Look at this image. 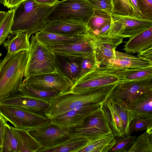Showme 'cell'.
<instances>
[{
    "label": "cell",
    "mask_w": 152,
    "mask_h": 152,
    "mask_svg": "<svg viewBox=\"0 0 152 152\" xmlns=\"http://www.w3.org/2000/svg\"><path fill=\"white\" fill-rule=\"evenodd\" d=\"M26 0H5L4 6L9 9L15 8Z\"/></svg>",
    "instance_id": "60d3db41"
},
{
    "label": "cell",
    "mask_w": 152,
    "mask_h": 152,
    "mask_svg": "<svg viewBox=\"0 0 152 152\" xmlns=\"http://www.w3.org/2000/svg\"><path fill=\"white\" fill-rule=\"evenodd\" d=\"M116 84L109 85L80 94L68 91L59 94L49 102L45 115L50 120L71 110L96 109L107 99Z\"/></svg>",
    "instance_id": "6da1fadb"
},
{
    "label": "cell",
    "mask_w": 152,
    "mask_h": 152,
    "mask_svg": "<svg viewBox=\"0 0 152 152\" xmlns=\"http://www.w3.org/2000/svg\"><path fill=\"white\" fill-rule=\"evenodd\" d=\"M115 137V143L109 152H128L136 137L131 135Z\"/></svg>",
    "instance_id": "e575fe53"
},
{
    "label": "cell",
    "mask_w": 152,
    "mask_h": 152,
    "mask_svg": "<svg viewBox=\"0 0 152 152\" xmlns=\"http://www.w3.org/2000/svg\"><path fill=\"white\" fill-rule=\"evenodd\" d=\"M68 130L50 120L43 125L27 131L42 146V148H47L58 145L71 138Z\"/></svg>",
    "instance_id": "7c38bea8"
},
{
    "label": "cell",
    "mask_w": 152,
    "mask_h": 152,
    "mask_svg": "<svg viewBox=\"0 0 152 152\" xmlns=\"http://www.w3.org/2000/svg\"><path fill=\"white\" fill-rule=\"evenodd\" d=\"M87 23L75 19H57L47 20L42 31L67 35L79 36L88 33Z\"/></svg>",
    "instance_id": "9a60e30c"
},
{
    "label": "cell",
    "mask_w": 152,
    "mask_h": 152,
    "mask_svg": "<svg viewBox=\"0 0 152 152\" xmlns=\"http://www.w3.org/2000/svg\"><path fill=\"white\" fill-rule=\"evenodd\" d=\"M31 36L25 31L12 32L3 44L7 53L12 54L21 51L29 52L30 47L29 38Z\"/></svg>",
    "instance_id": "7402d4cb"
},
{
    "label": "cell",
    "mask_w": 152,
    "mask_h": 152,
    "mask_svg": "<svg viewBox=\"0 0 152 152\" xmlns=\"http://www.w3.org/2000/svg\"><path fill=\"white\" fill-rule=\"evenodd\" d=\"M124 81L120 69L107 68L101 66L79 77L68 91L74 94H80Z\"/></svg>",
    "instance_id": "5b68a950"
},
{
    "label": "cell",
    "mask_w": 152,
    "mask_h": 152,
    "mask_svg": "<svg viewBox=\"0 0 152 152\" xmlns=\"http://www.w3.org/2000/svg\"><path fill=\"white\" fill-rule=\"evenodd\" d=\"M94 10H104L111 13L113 6L111 0H87Z\"/></svg>",
    "instance_id": "f35d334b"
},
{
    "label": "cell",
    "mask_w": 152,
    "mask_h": 152,
    "mask_svg": "<svg viewBox=\"0 0 152 152\" xmlns=\"http://www.w3.org/2000/svg\"><path fill=\"white\" fill-rule=\"evenodd\" d=\"M23 82L39 90L62 94L69 91L73 83L62 72L25 77Z\"/></svg>",
    "instance_id": "8fae6325"
},
{
    "label": "cell",
    "mask_w": 152,
    "mask_h": 152,
    "mask_svg": "<svg viewBox=\"0 0 152 152\" xmlns=\"http://www.w3.org/2000/svg\"><path fill=\"white\" fill-rule=\"evenodd\" d=\"M15 8H11L6 12L4 18L0 24V45L3 44L12 32Z\"/></svg>",
    "instance_id": "d6a6232c"
},
{
    "label": "cell",
    "mask_w": 152,
    "mask_h": 152,
    "mask_svg": "<svg viewBox=\"0 0 152 152\" xmlns=\"http://www.w3.org/2000/svg\"><path fill=\"white\" fill-rule=\"evenodd\" d=\"M141 12L140 17L152 20V0H136Z\"/></svg>",
    "instance_id": "74e56055"
},
{
    "label": "cell",
    "mask_w": 152,
    "mask_h": 152,
    "mask_svg": "<svg viewBox=\"0 0 152 152\" xmlns=\"http://www.w3.org/2000/svg\"><path fill=\"white\" fill-rule=\"evenodd\" d=\"M6 12L0 10V24L5 16Z\"/></svg>",
    "instance_id": "f6af8a7d"
},
{
    "label": "cell",
    "mask_w": 152,
    "mask_h": 152,
    "mask_svg": "<svg viewBox=\"0 0 152 152\" xmlns=\"http://www.w3.org/2000/svg\"><path fill=\"white\" fill-rule=\"evenodd\" d=\"M0 114L15 128L29 130L48 122L45 115L16 107L0 104Z\"/></svg>",
    "instance_id": "9c48e42d"
},
{
    "label": "cell",
    "mask_w": 152,
    "mask_h": 152,
    "mask_svg": "<svg viewBox=\"0 0 152 152\" xmlns=\"http://www.w3.org/2000/svg\"><path fill=\"white\" fill-rule=\"evenodd\" d=\"M137 53V56L150 60L152 61V48L145 50Z\"/></svg>",
    "instance_id": "b9f144b4"
},
{
    "label": "cell",
    "mask_w": 152,
    "mask_h": 152,
    "mask_svg": "<svg viewBox=\"0 0 152 152\" xmlns=\"http://www.w3.org/2000/svg\"><path fill=\"white\" fill-rule=\"evenodd\" d=\"M5 0H0V4H2L3 5L4 4Z\"/></svg>",
    "instance_id": "bcb514c9"
},
{
    "label": "cell",
    "mask_w": 152,
    "mask_h": 152,
    "mask_svg": "<svg viewBox=\"0 0 152 152\" xmlns=\"http://www.w3.org/2000/svg\"><path fill=\"white\" fill-rule=\"evenodd\" d=\"M112 13L122 15L135 16L134 9L130 0H111Z\"/></svg>",
    "instance_id": "836d02e7"
},
{
    "label": "cell",
    "mask_w": 152,
    "mask_h": 152,
    "mask_svg": "<svg viewBox=\"0 0 152 152\" xmlns=\"http://www.w3.org/2000/svg\"><path fill=\"white\" fill-rule=\"evenodd\" d=\"M123 50L128 53H138L152 48V26L130 38Z\"/></svg>",
    "instance_id": "44dd1931"
},
{
    "label": "cell",
    "mask_w": 152,
    "mask_h": 152,
    "mask_svg": "<svg viewBox=\"0 0 152 152\" xmlns=\"http://www.w3.org/2000/svg\"><path fill=\"white\" fill-rule=\"evenodd\" d=\"M24 77L62 72L57 63L56 55L51 48L32 34Z\"/></svg>",
    "instance_id": "277c9868"
},
{
    "label": "cell",
    "mask_w": 152,
    "mask_h": 152,
    "mask_svg": "<svg viewBox=\"0 0 152 152\" xmlns=\"http://www.w3.org/2000/svg\"><path fill=\"white\" fill-rule=\"evenodd\" d=\"M22 91L31 97L49 102L59 94L54 91H43L34 88L23 82Z\"/></svg>",
    "instance_id": "f546056e"
},
{
    "label": "cell",
    "mask_w": 152,
    "mask_h": 152,
    "mask_svg": "<svg viewBox=\"0 0 152 152\" xmlns=\"http://www.w3.org/2000/svg\"><path fill=\"white\" fill-rule=\"evenodd\" d=\"M10 127L18 141L19 152H37L42 148L27 130Z\"/></svg>",
    "instance_id": "cb8c5ba5"
},
{
    "label": "cell",
    "mask_w": 152,
    "mask_h": 152,
    "mask_svg": "<svg viewBox=\"0 0 152 152\" xmlns=\"http://www.w3.org/2000/svg\"><path fill=\"white\" fill-rule=\"evenodd\" d=\"M1 152H19L18 141L10 126L7 123L5 127Z\"/></svg>",
    "instance_id": "4dcf8cb0"
},
{
    "label": "cell",
    "mask_w": 152,
    "mask_h": 152,
    "mask_svg": "<svg viewBox=\"0 0 152 152\" xmlns=\"http://www.w3.org/2000/svg\"><path fill=\"white\" fill-rule=\"evenodd\" d=\"M1 56V52H0V57Z\"/></svg>",
    "instance_id": "c3c4849f"
},
{
    "label": "cell",
    "mask_w": 152,
    "mask_h": 152,
    "mask_svg": "<svg viewBox=\"0 0 152 152\" xmlns=\"http://www.w3.org/2000/svg\"><path fill=\"white\" fill-rule=\"evenodd\" d=\"M122 73L124 81L140 80L152 77V66L136 69H122Z\"/></svg>",
    "instance_id": "1f68e13d"
},
{
    "label": "cell",
    "mask_w": 152,
    "mask_h": 152,
    "mask_svg": "<svg viewBox=\"0 0 152 152\" xmlns=\"http://www.w3.org/2000/svg\"><path fill=\"white\" fill-rule=\"evenodd\" d=\"M103 66L107 68L136 69L152 66V61L137 56L115 50L113 57Z\"/></svg>",
    "instance_id": "e0dca14e"
},
{
    "label": "cell",
    "mask_w": 152,
    "mask_h": 152,
    "mask_svg": "<svg viewBox=\"0 0 152 152\" xmlns=\"http://www.w3.org/2000/svg\"><path fill=\"white\" fill-rule=\"evenodd\" d=\"M29 52L7 53L0 62V101L22 91Z\"/></svg>",
    "instance_id": "7a4b0ae2"
},
{
    "label": "cell",
    "mask_w": 152,
    "mask_h": 152,
    "mask_svg": "<svg viewBox=\"0 0 152 152\" xmlns=\"http://www.w3.org/2000/svg\"><path fill=\"white\" fill-rule=\"evenodd\" d=\"M94 38L88 33L77 41L50 47L56 55L69 58H81L93 54Z\"/></svg>",
    "instance_id": "5bb4252c"
},
{
    "label": "cell",
    "mask_w": 152,
    "mask_h": 152,
    "mask_svg": "<svg viewBox=\"0 0 152 152\" xmlns=\"http://www.w3.org/2000/svg\"><path fill=\"white\" fill-rule=\"evenodd\" d=\"M111 22V13L104 10H94L93 14L87 23L89 29L88 33L91 35H93Z\"/></svg>",
    "instance_id": "4316f807"
},
{
    "label": "cell",
    "mask_w": 152,
    "mask_h": 152,
    "mask_svg": "<svg viewBox=\"0 0 152 152\" xmlns=\"http://www.w3.org/2000/svg\"><path fill=\"white\" fill-rule=\"evenodd\" d=\"M7 121L0 114V147L2 150L5 124Z\"/></svg>",
    "instance_id": "ab89813d"
},
{
    "label": "cell",
    "mask_w": 152,
    "mask_h": 152,
    "mask_svg": "<svg viewBox=\"0 0 152 152\" xmlns=\"http://www.w3.org/2000/svg\"><path fill=\"white\" fill-rule=\"evenodd\" d=\"M151 91H152V77L124 81L116 85L107 99H119L127 104L138 96Z\"/></svg>",
    "instance_id": "4fadbf2b"
},
{
    "label": "cell",
    "mask_w": 152,
    "mask_h": 152,
    "mask_svg": "<svg viewBox=\"0 0 152 152\" xmlns=\"http://www.w3.org/2000/svg\"><path fill=\"white\" fill-rule=\"evenodd\" d=\"M54 6L26 0L15 8L12 32L25 31L31 36L41 31Z\"/></svg>",
    "instance_id": "3957f363"
},
{
    "label": "cell",
    "mask_w": 152,
    "mask_h": 152,
    "mask_svg": "<svg viewBox=\"0 0 152 152\" xmlns=\"http://www.w3.org/2000/svg\"><path fill=\"white\" fill-rule=\"evenodd\" d=\"M115 143V137L111 134L90 142L78 152H109Z\"/></svg>",
    "instance_id": "83f0119b"
},
{
    "label": "cell",
    "mask_w": 152,
    "mask_h": 152,
    "mask_svg": "<svg viewBox=\"0 0 152 152\" xmlns=\"http://www.w3.org/2000/svg\"><path fill=\"white\" fill-rule=\"evenodd\" d=\"M127 106L132 120L136 118H152V91L131 100Z\"/></svg>",
    "instance_id": "d6986e66"
},
{
    "label": "cell",
    "mask_w": 152,
    "mask_h": 152,
    "mask_svg": "<svg viewBox=\"0 0 152 152\" xmlns=\"http://www.w3.org/2000/svg\"><path fill=\"white\" fill-rule=\"evenodd\" d=\"M90 142L81 137H71L69 139L53 147L41 148L37 152H78Z\"/></svg>",
    "instance_id": "484cf974"
},
{
    "label": "cell",
    "mask_w": 152,
    "mask_h": 152,
    "mask_svg": "<svg viewBox=\"0 0 152 152\" xmlns=\"http://www.w3.org/2000/svg\"><path fill=\"white\" fill-rule=\"evenodd\" d=\"M128 152H152V134L145 132L136 137Z\"/></svg>",
    "instance_id": "f1b7e54d"
},
{
    "label": "cell",
    "mask_w": 152,
    "mask_h": 152,
    "mask_svg": "<svg viewBox=\"0 0 152 152\" xmlns=\"http://www.w3.org/2000/svg\"><path fill=\"white\" fill-rule=\"evenodd\" d=\"M124 38L118 36H109L94 38V52L101 66L105 65L114 56L115 49L121 44Z\"/></svg>",
    "instance_id": "ac0fdd59"
},
{
    "label": "cell",
    "mask_w": 152,
    "mask_h": 152,
    "mask_svg": "<svg viewBox=\"0 0 152 152\" xmlns=\"http://www.w3.org/2000/svg\"><path fill=\"white\" fill-rule=\"evenodd\" d=\"M100 66L96 60L94 52L82 58L80 71L78 78L86 73L97 69Z\"/></svg>",
    "instance_id": "d590c367"
},
{
    "label": "cell",
    "mask_w": 152,
    "mask_h": 152,
    "mask_svg": "<svg viewBox=\"0 0 152 152\" xmlns=\"http://www.w3.org/2000/svg\"><path fill=\"white\" fill-rule=\"evenodd\" d=\"M0 104L21 108L42 115H45L49 102L34 98L24 94L22 91L0 101Z\"/></svg>",
    "instance_id": "2e32d148"
},
{
    "label": "cell",
    "mask_w": 152,
    "mask_h": 152,
    "mask_svg": "<svg viewBox=\"0 0 152 152\" xmlns=\"http://www.w3.org/2000/svg\"><path fill=\"white\" fill-rule=\"evenodd\" d=\"M111 16L109 36L130 38L152 26V20L139 16L112 13Z\"/></svg>",
    "instance_id": "30bf717a"
},
{
    "label": "cell",
    "mask_w": 152,
    "mask_h": 152,
    "mask_svg": "<svg viewBox=\"0 0 152 152\" xmlns=\"http://www.w3.org/2000/svg\"><path fill=\"white\" fill-rule=\"evenodd\" d=\"M133 5L135 11V16L140 17L141 12L136 0H130Z\"/></svg>",
    "instance_id": "ee69618b"
},
{
    "label": "cell",
    "mask_w": 152,
    "mask_h": 152,
    "mask_svg": "<svg viewBox=\"0 0 152 152\" xmlns=\"http://www.w3.org/2000/svg\"><path fill=\"white\" fill-rule=\"evenodd\" d=\"M55 55L60 69L74 83L80 75L81 58H69Z\"/></svg>",
    "instance_id": "d4e9b609"
},
{
    "label": "cell",
    "mask_w": 152,
    "mask_h": 152,
    "mask_svg": "<svg viewBox=\"0 0 152 152\" xmlns=\"http://www.w3.org/2000/svg\"><path fill=\"white\" fill-rule=\"evenodd\" d=\"M39 4L47 5L50 6H55L58 1V0H34Z\"/></svg>",
    "instance_id": "7bdbcfd3"
},
{
    "label": "cell",
    "mask_w": 152,
    "mask_h": 152,
    "mask_svg": "<svg viewBox=\"0 0 152 152\" xmlns=\"http://www.w3.org/2000/svg\"><path fill=\"white\" fill-rule=\"evenodd\" d=\"M0 152H1V149L0 147Z\"/></svg>",
    "instance_id": "7dc6e473"
},
{
    "label": "cell",
    "mask_w": 152,
    "mask_h": 152,
    "mask_svg": "<svg viewBox=\"0 0 152 152\" xmlns=\"http://www.w3.org/2000/svg\"><path fill=\"white\" fill-rule=\"evenodd\" d=\"M94 110H71L50 120L60 126L69 129L81 124L85 118Z\"/></svg>",
    "instance_id": "ffe728a7"
},
{
    "label": "cell",
    "mask_w": 152,
    "mask_h": 152,
    "mask_svg": "<svg viewBox=\"0 0 152 152\" xmlns=\"http://www.w3.org/2000/svg\"><path fill=\"white\" fill-rule=\"evenodd\" d=\"M71 137H81L92 142L112 134L108 121L101 107L93 111L82 123L69 129Z\"/></svg>",
    "instance_id": "8992f818"
},
{
    "label": "cell",
    "mask_w": 152,
    "mask_h": 152,
    "mask_svg": "<svg viewBox=\"0 0 152 152\" xmlns=\"http://www.w3.org/2000/svg\"><path fill=\"white\" fill-rule=\"evenodd\" d=\"M94 10L87 0H62L58 1L49 15L47 20L75 19L87 23Z\"/></svg>",
    "instance_id": "ba28073f"
},
{
    "label": "cell",
    "mask_w": 152,
    "mask_h": 152,
    "mask_svg": "<svg viewBox=\"0 0 152 152\" xmlns=\"http://www.w3.org/2000/svg\"><path fill=\"white\" fill-rule=\"evenodd\" d=\"M151 126H152V118H134L129 127V135H131L134 132L146 130Z\"/></svg>",
    "instance_id": "8d00e7d4"
},
{
    "label": "cell",
    "mask_w": 152,
    "mask_h": 152,
    "mask_svg": "<svg viewBox=\"0 0 152 152\" xmlns=\"http://www.w3.org/2000/svg\"><path fill=\"white\" fill-rule=\"evenodd\" d=\"M35 34L41 42L50 47L74 42L84 34L79 36L69 35L41 30Z\"/></svg>",
    "instance_id": "603a6c76"
},
{
    "label": "cell",
    "mask_w": 152,
    "mask_h": 152,
    "mask_svg": "<svg viewBox=\"0 0 152 152\" xmlns=\"http://www.w3.org/2000/svg\"><path fill=\"white\" fill-rule=\"evenodd\" d=\"M101 108L114 137L129 135V127L132 120L126 103L119 99H107Z\"/></svg>",
    "instance_id": "52a82bcc"
}]
</instances>
